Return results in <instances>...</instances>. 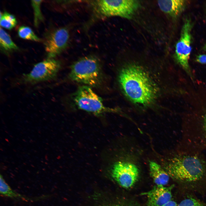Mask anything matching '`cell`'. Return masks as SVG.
I'll return each instance as SVG.
<instances>
[{
	"label": "cell",
	"instance_id": "obj_8",
	"mask_svg": "<svg viewBox=\"0 0 206 206\" xmlns=\"http://www.w3.org/2000/svg\"><path fill=\"white\" fill-rule=\"evenodd\" d=\"M111 166L110 172L113 179L125 189L132 187L137 181L140 171L137 165L127 159L119 160Z\"/></svg>",
	"mask_w": 206,
	"mask_h": 206
},
{
	"label": "cell",
	"instance_id": "obj_10",
	"mask_svg": "<svg viewBox=\"0 0 206 206\" xmlns=\"http://www.w3.org/2000/svg\"><path fill=\"white\" fill-rule=\"evenodd\" d=\"M69 38L66 27L55 29L48 32L45 37L44 45L48 58H54L66 48Z\"/></svg>",
	"mask_w": 206,
	"mask_h": 206
},
{
	"label": "cell",
	"instance_id": "obj_1",
	"mask_svg": "<svg viewBox=\"0 0 206 206\" xmlns=\"http://www.w3.org/2000/svg\"><path fill=\"white\" fill-rule=\"evenodd\" d=\"M164 165L170 177L181 185L194 188L206 181V157L203 152L177 147Z\"/></svg>",
	"mask_w": 206,
	"mask_h": 206
},
{
	"label": "cell",
	"instance_id": "obj_18",
	"mask_svg": "<svg viewBox=\"0 0 206 206\" xmlns=\"http://www.w3.org/2000/svg\"><path fill=\"white\" fill-rule=\"evenodd\" d=\"M42 0L31 1V4L34 12V24L37 27L43 21L44 18L41 10V5Z\"/></svg>",
	"mask_w": 206,
	"mask_h": 206
},
{
	"label": "cell",
	"instance_id": "obj_11",
	"mask_svg": "<svg viewBox=\"0 0 206 206\" xmlns=\"http://www.w3.org/2000/svg\"><path fill=\"white\" fill-rule=\"evenodd\" d=\"M173 187V185L168 187L156 185L142 195L146 196L148 206H161L172 200V190Z\"/></svg>",
	"mask_w": 206,
	"mask_h": 206
},
{
	"label": "cell",
	"instance_id": "obj_12",
	"mask_svg": "<svg viewBox=\"0 0 206 206\" xmlns=\"http://www.w3.org/2000/svg\"><path fill=\"white\" fill-rule=\"evenodd\" d=\"M184 0H159L158 3L161 10L172 17H177L183 11L186 6Z\"/></svg>",
	"mask_w": 206,
	"mask_h": 206
},
{
	"label": "cell",
	"instance_id": "obj_9",
	"mask_svg": "<svg viewBox=\"0 0 206 206\" xmlns=\"http://www.w3.org/2000/svg\"><path fill=\"white\" fill-rule=\"evenodd\" d=\"M192 26L190 19L186 18L182 28L180 37L175 46V53L177 62L190 75L191 73L189 60L191 50Z\"/></svg>",
	"mask_w": 206,
	"mask_h": 206
},
{
	"label": "cell",
	"instance_id": "obj_14",
	"mask_svg": "<svg viewBox=\"0 0 206 206\" xmlns=\"http://www.w3.org/2000/svg\"><path fill=\"white\" fill-rule=\"evenodd\" d=\"M1 49L7 54L17 51L19 47L12 40L9 34L1 27L0 29Z\"/></svg>",
	"mask_w": 206,
	"mask_h": 206
},
{
	"label": "cell",
	"instance_id": "obj_6",
	"mask_svg": "<svg viewBox=\"0 0 206 206\" xmlns=\"http://www.w3.org/2000/svg\"><path fill=\"white\" fill-rule=\"evenodd\" d=\"M92 3L94 11L100 16L128 19L131 18L139 5L138 1L133 0H97Z\"/></svg>",
	"mask_w": 206,
	"mask_h": 206
},
{
	"label": "cell",
	"instance_id": "obj_3",
	"mask_svg": "<svg viewBox=\"0 0 206 206\" xmlns=\"http://www.w3.org/2000/svg\"><path fill=\"white\" fill-rule=\"evenodd\" d=\"M69 78L90 87L98 88L103 84L104 76L100 61L94 56L82 58L71 65Z\"/></svg>",
	"mask_w": 206,
	"mask_h": 206
},
{
	"label": "cell",
	"instance_id": "obj_17",
	"mask_svg": "<svg viewBox=\"0 0 206 206\" xmlns=\"http://www.w3.org/2000/svg\"><path fill=\"white\" fill-rule=\"evenodd\" d=\"M19 36L21 38L36 42H40L41 39L34 33L29 27L25 26L19 27L18 30Z\"/></svg>",
	"mask_w": 206,
	"mask_h": 206
},
{
	"label": "cell",
	"instance_id": "obj_2",
	"mask_svg": "<svg viewBox=\"0 0 206 206\" xmlns=\"http://www.w3.org/2000/svg\"><path fill=\"white\" fill-rule=\"evenodd\" d=\"M150 76L142 66L130 63L120 69L118 80L122 92L129 99L135 104L146 106L155 101L159 90Z\"/></svg>",
	"mask_w": 206,
	"mask_h": 206
},
{
	"label": "cell",
	"instance_id": "obj_13",
	"mask_svg": "<svg viewBox=\"0 0 206 206\" xmlns=\"http://www.w3.org/2000/svg\"><path fill=\"white\" fill-rule=\"evenodd\" d=\"M150 175L156 185L164 186L168 184L170 176L159 164L153 161L149 163Z\"/></svg>",
	"mask_w": 206,
	"mask_h": 206
},
{
	"label": "cell",
	"instance_id": "obj_22",
	"mask_svg": "<svg viewBox=\"0 0 206 206\" xmlns=\"http://www.w3.org/2000/svg\"><path fill=\"white\" fill-rule=\"evenodd\" d=\"M204 49H205V50H206V44L205 45V46H204Z\"/></svg>",
	"mask_w": 206,
	"mask_h": 206
},
{
	"label": "cell",
	"instance_id": "obj_19",
	"mask_svg": "<svg viewBox=\"0 0 206 206\" xmlns=\"http://www.w3.org/2000/svg\"><path fill=\"white\" fill-rule=\"evenodd\" d=\"M177 206H205L198 200L193 197H189L182 200Z\"/></svg>",
	"mask_w": 206,
	"mask_h": 206
},
{
	"label": "cell",
	"instance_id": "obj_21",
	"mask_svg": "<svg viewBox=\"0 0 206 206\" xmlns=\"http://www.w3.org/2000/svg\"><path fill=\"white\" fill-rule=\"evenodd\" d=\"M177 204L175 201L171 200L161 206H177Z\"/></svg>",
	"mask_w": 206,
	"mask_h": 206
},
{
	"label": "cell",
	"instance_id": "obj_4",
	"mask_svg": "<svg viewBox=\"0 0 206 206\" xmlns=\"http://www.w3.org/2000/svg\"><path fill=\"white\" fill-rule=\"evenodd\" d=\"M181 132L178 146L200 152L206 151V111L200 117L183 123Z\"/></svg>",
	"mask_w": 206,
	"mask_h": 206
},
{
	"label": "cell",
	"instance_id": "obj_20",
	"mask_svg": "<svg viewBox=\"0 0 206 206\" xmlns=\"http://www.w3.org/2000/svg\"><path fill=\"white\" fill-rule=\"evenodd\" d=\"M196 60L198 62L202 64H206V55L201 54L197 56Z\"/></svg>",
	"mask_w": 206,
	"mask_h": 206
},
{
	"label": "cell",
	"instance_id": "obj_7",
	"mask_svg": "<svg viewBox=\"0 0 206 206\" xmlns=\"http://www.w3.org/2000/svg\"><path fill=\"white\" fill-rule=\"evenodd\" d=\"M72 99L78 108L96 115L114 111L105 106L102 98L88 86L79 87L73 94Z\"/></svg>",
	"mask_w": 206,
	"mask_h": 206
},
{
	"label": "cell",
	"instance_id": "obj_5",
	"mask_svg": "<svg viewBox=\"0 0 206 206\" xmlns=\"http://www.w3.org/2000/svg\"><path fill=\"white\" fill-rule=\"evenodd\" d=\"M61 67L59 61L47 58L35 64L29 73L23 74L17 80V82L19 84L33 85L55 80Z\"/></svg>",
	"mask_w": 206,
	"mask_h": 206
},
{
	"label": "cell",
	"instance_id": "obj_16",
	"mask_svg": "<svg viewBox=\"0 0 206 206\" xmlns=\"http://www.w3.org/2000/svg\"><path fill=\"white\" fill-rule=\"evenodd\" d=\"M0 24L1 27L9 30H11L15 27L17 21L15 17L7 12L3 13L0 12Z\"/></svg>",
	"mask_w": 206,
	"mask_h": 206
},
{
	"label": "cell",
	"instance_id": "obj_15",
	"mask_svg": "<svg viewBox=\"0 0 206 206\" xmlns=\"http://www.w3.org/2000/svg\"><path fill=\"white\" fill-rule=\"evenodd\" d=\"M0 193L2 196L12 199L25 200L27 199L25 197L13 190L1 175L0 177Z\"/></svg>",
	"mask_w": 206,
	"mask_h": 206
}]
</instances>
